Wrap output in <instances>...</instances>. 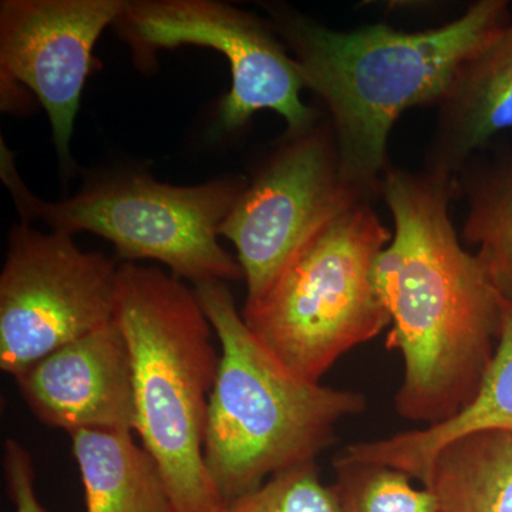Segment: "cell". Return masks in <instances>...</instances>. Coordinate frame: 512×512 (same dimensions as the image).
Instances as JSON below:
<instances>
[{"mask_svg": "<svg viewBox=\"0 0 512 512\" xmlns=\"http://www.w3.org/2000/svg\"><path fill=\"white\" fill-rule=\"evenodd\" d=\"M332 126L343 177L367 200L382 195L387 144L407 110L439 104L460 64L512 22L507 0H478L439 28L335 30L285 3H264Z\"/></svg>", "mask_w": 512, "mask_h": 512, "instance_id": "cell-2", "label": "cell"}, {"mask_svg": "<svg viewBox=\"0 0 512 512\" xmlns=\"http://www.w3.org/2000/svg\"><path fill=\"white\" fill-rule=\"evenodd\" d=\"M392 237L370 201L340 215L262 298L245 303L252 335L295 375L320 383L340 357L390 326L375 268Z\"/></svg>", "mask_w": 512, "mask_h": 512, "instance_id": "cell-6", "label": "cell"}, {"mask_svg": "<svg viewBox=\"0 0 512 512\" xmlns=\"http://www.w3.org/2000/svg\"><path fill=\"white\" fill-rule=\"evenodd\" d=\"M119 269L73 235L20 221L0 274V369L16 377L116 318Z\"/></svg>", "mask_w": 512, "mask_h": 512, "instance_id": "cell-8", "label": "cell"}, {"mask_svg": "<svg viewBox=\"0 0 512 512\" xmlns=\"http://www.w3.org/2000/svg\"><path fill=\"white\" fill-rule=\"evenodd\" d=\"M437 109L424 170L457 177L477 150L512 130V22L460 64Z\"/></svg>", "mask_w": 512, "mask_h": 512, "instance_id": "cell-12", "label": "cell"}, {"mask_svg": "<svg viewBox=\"0 0 512 512\" xmlns=\"http://www.w3.org/2000/svg\"><path fill=\"white\" fill-rule=\"evenodd\" d=\"M37 420L67 433L133 431V367L116 319L67 343L15 377Z\"/></svg>", "mask_w": 512, "mask_h": 512, "instance_id": "cell-11", "label": "cell"}, {"mask_svg": "<svg viewBox=\"0 0 512 512\" xmlns=\"http://www.w3.org/2000/svg\"><path fill=\"white\" fill-rule=\"evenodd\" d=\"M463 238L476 245L491 281L512 302V158L464 178Z\"/></svg>", "mask_w": 512, "mask_h": 512, "instance_id": "cell-16", "label": "cell"}, {"mask_svg": "<svg viewBox=\"0 0 512 512\" xmlns=\"http://www.w3.org/2000/svg\"><path fill=\"white\" fill-rule=\"evenodd\" d=\"M483 431L512 434V302L507 298L501 306L500 340L493 362L466 409L434 426L350 444L336 457L396 468L423 484L431 463L444 447Z\"/></svg>", "mask_w": 512, "mask_h": 512, "instance_id": "cell-13", "label": "cell"}, {"mask_svg": "<svg viewBox=\"0 0 512 512\" xmlns=\"http://www.w3.org/2000/svg\"><path fill=\"white\" fill-rule=\"evenodd\" d=\"M194 292L221 346L208 407L205 466L225 501L266 478L315 463L335 441L336 426L366 409L362 393L308 382L252 335L227 282Z\"/></svg>", "mask_w": 512, "mask_h": 512, "instance_id": "cell-4", "label": "cell"}, {"mask_svg": "<svg viewBox=\"0 0 512 512\" xmlns=\"http://www.w3.org/2000/svg\"><path fill=\"white\" fill-rule=\"evenodd\" d=\"M0 178L20 221H40L52 231L69 235L92 232L110 241L119 258L161 262L192 285L244 279L238 259L222 247L218 237L247 188L245 178L173 185L143 171H110L89 178L73 197L50 202L29 190L3 140Z\"/></svg>", "mask_w": 512, "mask_h": 512, "instance_id": "cell-5", "label": "cell"}, {"mask_svg": "<svg viewBox=\"0 0 512 512\" xmlns=\"http://www.w3.org/2000/svg\"><path fill=\"white\" fill-rule=\"evenodd\" d=\"M114 25L141 53L191 45L227 57L231 90L221 101V128L237 131L255 113L275 111L288 133L323 116L303 103L301 70L268 19L215 0H128Z\"/></svg>", "mask_w": 512, "mask_h": 512, "instance_id": "cell-9", "label": "cell"}, {"mask_svg": "<svg viewBox=\"0 0 512 512\" xmlns=\"http://www.w3.org/2000/svg\"><path fill=\"white\" fill-rule=\"evenodd\" d=\"M3 471L15 512H46L37 500L32 456L18 440L5 441Z\"/></svg>", "mask_w": 512, "mask_h": 512, "instance_id": "cell-19", "label": "cell"}, {"mask_svg": "<svg viewBox=\"0 0 512 512\" xmlns=\"http://www.w3.org/2000/svg\"><path fill=\"white\" fill-rule=\"evenodd\" d=\"M128 0H2L0 3V84L3 110L18 103V84L36 94L49 117L53 144L64 171L72 168L74 121L93 49L116 23Z\"/></svg>", "mask_w": 512, "mask_h": 512, "instance_id": "cell-10", "label": "cell"}, {"mask_svg": "<svg viewBox=\"0 0 512 512\" xmlns=\"http://www.w3.org/2000/svg\"><path fill=\"white\" fill-rule=\"evenodd\" d=\"M421 485L444 512H512V434L483 431L453 441Z\"/></svg>", "mask_w": 512, "mask_h": 512, "instance_id": "cell-15", "label": "cell"}, {"mask_svg": "<svg viewBox=\"0 0 512 512\" xmlns=\"http://www.w3.org/2000/svg\"><path fill=\"white\" fill-rule=\"evenodd\" d=\"M342 512H444L431 488L414 487L413 478L396 468L335 458Z\"/></svg>", "mask_w": 512, "mask_h": 512, "instance_id": "cell-17", "label": "cell"}, {"mask_svg": "<svg viewBox=\"0 0 512 512\" xmlns=\"http://www.w3.org/2000/svg\"><path fill=\"white\" fill-rule=\"evenodd\" d=\"M457 188L453 175L393 165L382 181L394 232L375 281L390 315L387 349L403 359L394 407L427 426L466 409L500 340L504 296L461 245L450 212Z\"/></svg>", "mask_w": 512, "mask_h": 512, "instance_id": "cell-1", "label": "cell"}, {"mask_svg": "<svg viewBox=\"0 0 512 512\" xmlns=\"http://www.w3.org/2000/svg\"><path fill=\"white\" fill-rule=\"evenodd\" d=\"M114 319L133 367L134 434L157 461L174 512H221L227 501L204 458L220 356L194 289L163 269L124 262Z\"/></svg>", "mask_w": 512, "mask_h": 512, "instance_id": "cell-3", "label": "cell"}, {"mask_svg": "<svg viewBox=\"0 0 512 512\" xmlns=\"http://www.w3.org/2000/svg\"><path fill=\"white\" fill-rule=\"evenodd\" d=\"M70 439L87 512H174L157 461L133 431L79 430Z\"/></svg>", "mask_w": 512, "mask_h": 512, "instance_id": "cell-14", "label": "cell"}, {"mask_svg": "<svg viewBox=\"0 0 512 512\" xmlns=\"http://www.w3.org/2000/svg\"><path fill=\"white\" fill-rule=\"evenodd\" d=\"M365 201L370 200L343 177L325 116L306 130L286 133L220 229L237 249L245 303L262 298L323 228Z\"/></svg>", "mask_w": 512, "mask_h": 512, "instance_id": "cell-7", "label": "cell"}, {"mask_svg": "<svg viewBox=\"0 0 512 512\" xmlns=\"http://www.w3.org/2000/svg\"><path fill=\"white\" fill-rule=\"evenodd\" d=\"M221 512H342L335 487L322 483L315 463L289 468L227 501Z\"/></svg>", "mask_w": 512, "mask_h": 512, "instance_id": "cell-18", "label": "cell"}]
</instances>
